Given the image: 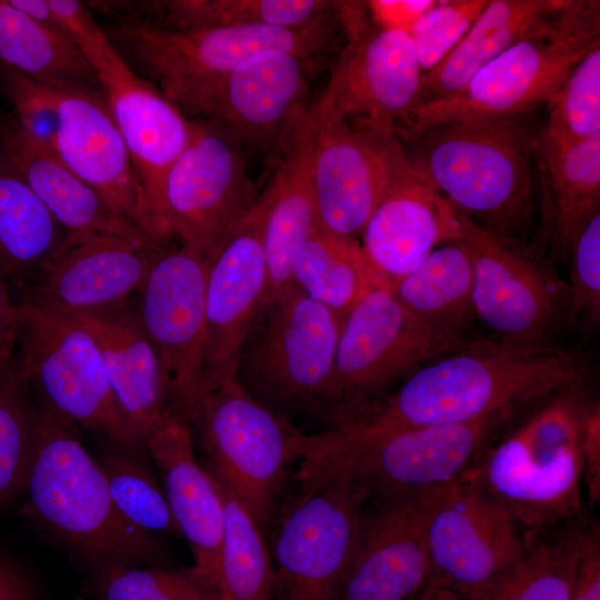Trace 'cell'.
Here are the masks:
<instances>
[{
  "label": "cell",
  "mask_w": 600,
  "mask_h": 600,
  "mask_svg": "<svg viewBox=\"0 0 600 600\" xmlns=\"http://www.w3.org/2000/svg\"><path fill=\"white\" fill-rule=\"evenodd\" d=\"M581 384L553 396L524 422L497 438L462 479L496 500L526 540L582 511Z\"/></svg>",
  "instance_id": "5b68a950"
},
{
  "label": "cell",
  "mask_w": 600,
  "mask_h": 600,
  "mask_svg": "<svg viewBox=\"0 0 600 600\" xmlns=\"http://www.w3.org/2000/svg\"><path fill=\"white\" fill-rule=\"evenodd\" d=\"M29 577L12 561L0 556V600H32Z\"/></svg>",
  "instance_id": "681fc988"
},
{
  "label": "cell",
  "mask_w": 600,
  "mask_h": 600,
  "mask_svg": "<svg viewBox=\"0 0 600 600\" xmlns=\"http://www.w3.org/2000/svg\"><path fill=\"white\" fill-rule=\"evenodd\" d=\"M208 260L193 249L167 248L139 290L136 310L158 356L170 412L189 424L203 389Z\"/></svg>",
  "instance_id": "e0dca14e"
},
{
  "label": "cell",
  "mask_w": 600,
  "mask_h": 600,
  "mask_svg": "<svg viewBox=\"0 0 600 600\" xmlns=\"http://www.w3.org/2000/svg\"><path fill=\"white\" fill-rule=\"evenodd\" d=\"M341 317L290 286L266 301L237 360L234 380L287 414L324 403Z\"/></svg>",
  "instance_id": "9c48e42d"
},
{
  "label": "cell",
  "mask_w": 600,
  "mask_h": 600,
  "mask_svg": "<svg viewBox=\"0 0 600 600\" xmlns=\"http://www.w3.org/2000/svg\"><path fill=\"white\" fill-rule=\"evenodd\" d=\"M568 257L572 311L576 319L581 317L587 326L594 327L600 319V211L578 232Z\"/></svg>",
  "instance_id": "ee69618b"
},
{
  "label": "cell",
  "mask_w": 600,
  "mask_h": 600,
  "mask_svg": "<svg viewBox=\"0 0 600 600\" xmlns=\"http://www.w3.org/2000/svg\"><path fill=\"white\" fill-rule=\"evenodd\" d=\"M97 600H217V597L192 568L136 566L107 574Z\"/></svg>",
  "instance_id": "b9f144b4"
},
{
  "label": "cell",
  "mask_w": 600,
  "mask_h": 600,
  "mask_svg": "<svg viewBox=\"0 0 600 600\" xmlns=\"http://www.w3.org/2000/svg\"><path fill=\"white\" fill-rule=\"evenodd\" d=\"M547 182L549 230L562 256L600 211V134L570 146L538 147Z\"/></svg>",
  "instance_id": "e575fe53"
},
{
  "label": "cell",
  "mask_w": 600,
  "mask_h": 600,
  "mask_svg": "<svg viewBox=\"0 0 600 600\" xmlns=\"http://www.w3.org/2000/svg\"><path fill=\"white\" fill-rule=\"evenodd\" d=\"M418 598H419V594L417 597L410 599V600H418Z\"/></svg>",
  "instance_id": "f5cc1de1"
},
{
  "label": "cell",
  "mask_w": 600,
  "mask_h": 600,
  "mask_svg": "<svg viewBox=\"0 0 600 600\" xmlns=\"http://www.w3.org/2000/svg\"><path fill=\"white\" fill-rule=\"evenodd\" d=\"M278 156L271 180L257 202L268 269L267 301L292 286L296 256L320 228L303 116L280 147Z\"/></svg>",
  "instance_id": "f1b7e54d"
},
{
  "label": "cell",
  "mask_w": 600,
  "mask_h": 600,
  "mask_svg": "<svg viewBox=\"0 0 600 600\" xmlns=\"http://www.w3.org/2000/svg\"><path fill=\"white\" fill-rule=\"evenodd\" d=\"M369 501L341 481L301 492L270 549L280 600H337Z\"/></svg>",
  "instance_id": "d6986e66"
},
{
  "label": "cell",
  "mask_w": 600,
  "mask_h": 600,
  "mask_svg": "<svg viewBox=\"0 0 600 600\" xmlns=\"http://www.w3.org/2000/svg\"><path fill=\"white\" fill-rule=\"evenodd\" d=\"M584 369L560 347L473 340L412 371L392 393L338 407L329 428L351 433L457 424L513 410L581 384Z\"/></svg>",
  "instance_id": "6da1fadb"
},
{
  "label": "cell",
  "mask_w": 600,
  "mask_h": 600,
  "mask_svg": "<svg viewBox=\"0 0 600 600\" xmlns=\"http://www.w3.org/2000/svg\"><path fill=\"white\" fill-rule=\"evenodd\" d=\"M321 60L283 50L251 56L179 109L221 129L238 143L278 152L309 107L311 76Z\"/></svg>",
  "instance_id": "2e32d148"
},
{
  "label": "cell",
  "mask_w": 600,
  "mask_h": 600,
  "mask_svg": "<svg viewBox=\"0 0 600 600\" xmlns=\"http://www.w3.org/2000/svg\"><path fill=\"white\" fill-rule=\"evenodd\" d=\"M337 11L324 0H170L140 1L139 24L176 31L220 27L301 28Z\"/></svg>",
  "instance_id": "d6a6232c"
},
{
  "label": "cell",
  "mask_w": 600,
  "mask_h": 600,
  "mask_svg": "<svg viewBox=\"0 0 600 600\" xmlns=\"http://www.w3.org/2000/svg\"><path fill=\"white\" fill-rule=\"evenodd\" d=\"M564 1L489 0L456 48L422 76L420 103L457 92L482 67L550 21Z\"/></svg>",
  "instance_id": "4dcf8cb0"
},
{
  "label": "cell",
  "mask_w": 600,
  "mask_h": 600,
  "mask_svg": "<svg viewBox=\"0 0 600 600\" xmlns=\"http://www.w3.org/2000/svg\"><path fill=\"white\" fill-rule=\"evenodd\" d=\"M368 503L337 600H410L430 583L422 492Z\"/></svg>",
  "instance_id": "603a6c76"
},
{
  "label": "cell",
  "mask_w": 600,
  "mask_h": 600,
  "mask_svg": "<svg viewBox=\"0 0 600 600\" xmlns=\"http://www.w3.org/2000/svg\"><path fill=\"white\" fill-rule=\"evenodd\" d=\"M582 484L588 501L594 507L600 501V406L587 402L581 431Z\"/></svg>",
  "instance_id": "f6af8a7d"
},
{
  "label": "cell",
  "mask_w": 600,
  "mask_h": 600,
  "mask_svg": "<svg viewBox=\"0 0 600 600\" xmlns=\"http://www.w3.org/2000/svg\"><path fill=\"white\" fill-rule=\"evenodd\" d=\"M538 147H561L600 134V48L572 69L551 100Z\"/></svg>",
  "instance_id": "ab89813d"
},
{
  "label": "cell",
  "mask_w": 600,
  "mask_h": 600,
  "mask_svg": "<svg viewBox=\"0 0 600 600\" xmlns=\"http://www.w3.org/2000/svg\"><path fill=\"white\" fill-rule=\"evenodd\" d=\"M337 4L344 44L324 93L348 122L397 133L421 97L422 72L410 36L377 27L364 2Z\"/></svg>",
  "instance_id": "9a60e30c"
},
{
  "label": "cell",
  "mask_w": 600,
  "mask_h": 600,
  "mask_svg": "<svg viewBox=\"0 0 600 600\" xmlns=\"http://www.w3.org/2000/svg\"><path fill=\"white\" fill-rule=\"evenodd\" d=\"M437 0H371L364 1L370 20L379 28L409 34L414 23Z\"/></svg>",
  "instance_id": "bcb514c9"
},
{
  "label": "cell",
  "mask_w": 600,
  "mask_h": 600,
  "mask_svg": "<svg viewBox=\"0 0 600 600\" xmlns=\"http://www.w3.org/2000/svg\"><path fill=\"white\" fill-rule=\"evenodd\" d=\"M191 121V138L166 179L164 209L171 238L209 262L249 217L260 193L242 146L213 124Z\"/></svg>",
  "instance_id": "5bb4252c"
},
{
  "label": "cell",
  "mask_w": 600,
  "mask_h": 600,
  "mask_svg": "<svg viewBox=\"0 0 600 600\" xmlns=\"http://www.w3.org/2000/svg\"><path fill=\"white\" fill-rule=\"evenodd\" d=\"M17 347L31 390L57 417L108 437L141 458L146 450L116 402L98 343L72 314L20 299Z\"/></svg>",
  "instance_id": "30bf717a"
},
{
  "label": "cell",
  "mask_w": 600,
  "mask_h": 600,
  "mask_svg": "<svg viewBox=\"0 0 600 600\" xmlns=\"http://www.w3.org/2000/svg\"><path fill=\"white\" fill-rule=\"evenodd\" d=\"M450 351L388 289L374 287L341 319L323 404L334 409L374 397L394 379Z\"/></svg>",
  "instance_id": "ffe728a7"
},
{
  "label": "cell",
  "mask_w": 600,
  "mask_h": 600,
  "mask_svg": "<svg viewBox=\"0 0 600 600\" xmlns=\"http://www.w3.org/2000/svg\"><path fill=\"white\" fill-rule=\"evenodd\" d=\"M291 284L341 318L377 287L359 240L320 228L299 249Z\"/></svg>",
  "instance_id": "8d00e7d4"
},
{
  "label": "cell",
  "mask_w": 600,
  "mask_h": 600,
  "mask_svg": "<svg viewBox=\"0 0 600 600\" xmlns=\"http://www.w3.org/2000/svg\"><path fill=\"white\" fill-rule=\"evenodd\" d=\"M473 267L467 246L449 241L431 251L389 291L433 336L453 350L469 344L476 320Z\"/></svg>",
  "instance_id": "f546056e"
},
{
  "label": "cell",
  "mask_w": 600,
  "mask_h": 600,
  "mask_svg": "<svg viewBox=\"0 0 600 600\" xmlns=\"http://www.w3.org/2000/svg\"><path fill=\"white\" fill-rule=\"evenodd\" d=\"M430 583L461 597L500 576L527 540L511 514L460 479L422 492Z\"/></svg>",
  "instance_id": "ac0fdd59"
},
{
  "label": "cell",
  "mask_w": 600,
  "mask_h": 600,
  "mask_svg": "<svg viewBox=\"0 0 600 600\" xmlns=\"http://www.w3.org/2000/svg\"><path fill=\"white\" fill-rule=\"evenodd\" d=\"M597 48L600 2L566 0L550 21L482 67L457 92L418 104L397 134L528 114L548 104L578 62Z\"/></svg>",
  "instance_id": "8992f818"
},
{
  "label": "cell",
  "mask_w": 600,
  "mask_h": 600,
  "mask_svg": "<svg viewBox=\"0 0 600 600\" xmlns=\"http://www.w3.org/2000/svg\"><path fill=\"white\" fill-rule=\"evenodd\" d=\"M303 120L320 229L359 240L378 203L410 166L401 139L389 129L348 122L324 92Z\"/></svg>",
  "instance_id": "8fae6325"
},
{
  "label": "cell",
  "mask_w": 600,
  "mask_h": 600,
  "mask_svg": "<svg viewBox=\"0 0 600 600\" xmlns=\"http://www.w3.org/2000/svg\"><path fill=\"white\" fill-rule=\"evenodd\" d=\"M0 161L33 191L67 232L161 243L128 222L50 149L31 138L13 114L0 120Z\"/></svg>",
  "instance_id": "4316f807"
},
{
  "label": "cell",
  "mask_w": 600,
  "mask_h": 600,
  "mask_svg": "<svg viewBox=\"0 0 600 600\" xmlns=\"http://www.w3.org/2000/svg\"><path fill=\"white\" fill-rule=\"evenodd\" d=\"M418 600H464L458 593L437 586L429 584L420 594Z\"/></svg>",
  "instance_id": "f907efd6"
},
{
  "label": "cell",
  "mask_w": 600,
  "mask_h": 600,
  "mask_svg": "<svg viewBox=\"0 0 600 600\" xmlns=\"http://www.w3.org/2000/svg\"><path fill=\"white\" fill-rule=\"evenodd\" d=\"M399 138L411 141L410 163L458 213L520 240L534 211L538 136L527 114L448 122Z\"/></svg>",
  "instance_id": "277c9868"
},
{
  "label": "cell",
  "mask_w": 600,
  "mask_h": 600,
  "mask_svg": "<svg viewBox=\"0 0 600 600\" xmlns=\"http://www.w3.org/2000/svg\"><path fill=\"white\" fill-rule=\"evenodd\" d=\"M489 0H437L409 32L420 70L436 69L456 48Z\"/></svg>",
  "instance_id": "7bdbcfd3"
},
{
  "label": "cell",
  "mask_w": 600,
  "mask_h": 600,
  "mask_svg": "<svg viewBox=\"0 0 600 600\" xmlns=\"http://www.w3.org/2000/svg\"><path fill=\"white\" fill-rule=\"evenodd\" d=\"M167 244L91 232H67L39 273L20 287L22 298L66 314L128 304Z\"/></svg>",
  "instance_id": "7402d4cb"
},
{
  "label": "cell",
  "mask_w": 600,
  "mask_h": 600,
  "mask_svg": "<svg viewBox=\"0 0 600 600\" xmlns=\"http://www.w3.org/2000/svg\"><path fill=\"white\" fill-rule=\"evenodd\" d=\"M32 440L31 388L16 350L0 359V508L24 492Z\"/></svg>",
  "instance_id": "f35d334b"
},
{
  "label": "cell",
  "mask_w": 600,
  "mask_h": 600,
  "mask_svg": "<svg viewBox=\"0 0 600 600\" xmlns=\"http://www.w3.org/2000/svg\"><path fill=\"white\" fill-rule=\"evenodd\" d=\"M514 413L380 433L294 429L288 454L298 462L301 492L341 481L363 490L369 500L416 494L462 479Z\"/></svg>",
  "instance_id": "7a4b0ae2"
},
{
  "label": "cell",
  "mask_w": 600,
  "mask_h": 600,
  "mask_svg": "<svg viewBox=\"0 0 600 600\" xmlns=\"http://www.w3.org/2000/svg\"><path fill=\"white\" fill-rule=\"evenodd\" d=\"M72 316L96 339L119 410L144 448L148 438L173 416L158 356L136 310L126 304Z\"/></svg>",
  "instance_id": "83f0119b"
},
{
  "label": "cell",
  "mask_w": 600,
  "mask_h": 600,
  "mask_svg": "<svg viewBox=\"0 0 600 600\" xmlns=\"http://www.w3.org/2000/svg\"><path fill=\"white\" fill-rule=\"evenodd\" d=\"M571 600H600V534L598 526L587 528Z\"/></svg>",
  "instance_id": "7dc6e473"
},
{
  "label": "cell",
  "mask_w": 600,
  "mask_h": 600,
  "mask_svg": "<svg viewBox=\"0 0 600 600\" xmlns=\"http://www.w3.org/2000/svg\"><path fill=\"white\" fill-rule=\"evenodd\" d=\"M460 216L473 267L476 319L498 342L519 348L559 347L572 324L568 284L522 242L492 233Z\"/></svg>",
  "instance_id": "7c38bea8"
},
{
  "label": "cell",
  "mask_w": 600,
  "mask_h": 600,
  "mask_svg": "<svg viewBox=\"0 0 600 600\" xmlns=\"http://www.w3.org/2000/svg\"><path fill=\"white\" fill-rule=\"evenodd\" d=\"M144 449L160 470L179 534L190 546L191 568L211 587L224 533V508L218 484L196 460L189 426L176 417L148 438Z\"/></svg>",
  "instance_id": "484cf974"
},
{
  "label": "cell",
  "mask_w": 600,
  "mask_h": 600,
  "mask_svg": "<svg viewBox=\"0 0 600 600\" xmlns=\"http://www.w3.org/2000/svg\"><path fill=\"white\" fill-rule=\"evenodd\" d=\"M102 30L126 63L178 108L253 54L283 50L322 60L342 32L337 11L301 28L239 26L176 31L113 22Z\"/></svg>",
  "instance_id": "ba28073f"
},
{
  "label": "cell",
  "mask_w": 600,
  "mask_h": 600,
  "mask_svg": "<svg viewBox=\"0 0 600 600\" xmlns=\"http://www.w3.org/2000/svg\"><path fill=\"white\" fill-rule=\"evenodd\" d=\"M66 234L33 191L0 161V271L6 280L29 283Z\"/></svg>",
  "instance_id": "d590c367"
},
{
  "label": "cell",
  "mask_w": 600,
  "mask_h": 600,
  "mask_svg": "<svg viewBox=\"0 0 600 600\" xmlns=\"http://www.w3.org/2000/svg\"><path fill=\"white\" fill-rule=\"evenodd\" d=\"M189 424L197 429L210 459L208 470L264 530L286 481L294 429L234 379L206 392Z\"/></svg>",
  "instance_id": "4fadbf2b"
},
{
  "label": "cell",
  "mask_w": 600,
  "mask_h": 600,
  "mask_svg": "<svg viewBox=\"0 0 600 600\" xmlns=\"http://www.w3.org/2000/svg\"><path fill=\"white\" fill-rule=\"evenodd\" d=\"M213 478L224 508L222 549L211 583L217 600H276L277 580L264 530L248 509Z\"/></svg>",
  "instance_id": "74e56055"
},
{
  "label": "cell",
  "mask_w": 600,
  "mask_h": 600,
  "mask_svg": "<svg viewBox=\"0 0 600 600\" xmlns=\"http://www.w3.org/2000/svg\"><path fill=\"white\" fill-rule=\"evenodd\" d=\"M0 66L54 87L99 88L87 58L67 36L0 0Z\"/></svg>",
  "instance_id": "836d02e7"
},
{
  "label": "cell",
  "mask_w": 600,
  "mask_h": 600,
  "mask_svg": "<svg viewBox=\"0 0 600 600\" xmlns=\"http://www.w3.org/2000/svg\"><path fill=\"white\" fill-rule=\"evenodd\" d=\"M268 269L256 207L208 262L206 367L201 397L234 379L240 349L268 298Z\"/></svg>",
  "instance_id": "cb8c5ba5"
},
{
  "label": "cell",
  "mask_w": 600,
  "mask_h": 600,
  "mask_svg": "<svg viewBox=\"0 0 600 600\" xmlns=\"http://www.w3.org/2000/svg\"><path fill=\"white\" fill-rule=\"evenodd\" d=\"M0 87L31 138L50 149L128 222L162 242L100 88L47 86L1 66Z\"/></svg>",
  "instance_id": "52a82bcc"
},
{
  "label": "cell",
  "mask_w": 600,
  "mask_h": 600,
  "mask_svg": "<svg viewBox=\"0 0 600 600\" xmlns=\"http://www.w3.org/2000/svg\"><path fill=\"white\" fill-rule=\"evenodd\" d=\"M18 306L12 299L6 278L0 271V359L16 351Z\"/></svg>",
  "instance_id": "c3c4849f"
},
{
  "label": "cell",
  "mask_w": 600,
  "mask_h": 600,
  "mask_svg": "<svg viewBox=\"0 0 600 600\" xmlns=\"http://www.w3.org/2000/svg\"><path fill=\"white\" fill-rule=\"evenodd\" d=\"M122 136L160 241L172 238L164 209L167 176L187 147L192 121L138 76L109 39L82 50Z\"/></svg>",
  "instance_id": "44dd1931"
},
{
  "label": "cell",
  "mask_w": 600,
  "mask_h": 600,
  "mask_svg": "<svg viewBox=\"0 0 600 600\" xmlns=\"http://www.w3.org/2000/svg\"><path fill=\"white\" fill-rule=\"evenodd\" d=\"M23 494L26 513L32 520L106 576L166 557L158 536L136 528L118 512L100 463L83 447L74 427L38 400Z\"/></svg>",
  "instance_id": "3957f363"
},
{
  "label": "cell",
  "mask_w": 600,
  "mask_h": 600,
  "mask_svg": "<svg viewBox=\"0 0 600 600\" xmlns=\"http://www.w3.org/2000/svg\"><path fill=\"white\" fill-rule=\"evenodd\" d=\"M77 600H89V599H86V598L80 597V598H78ZM93 600H97V599H93Z\"/></svg>",
  "instance_id": "816d5d0a"
},
{
  "label": "cell",
  "mask_w": 600,
  "mask_h": 600,
  "mask_svg": "<svg viewBox=\"0 0 600 600\" xmlns=\"http://www.w3.org/2000/svg\"><path fill=\"white\" fill-rule=\"evenodd\" d=\"M99 463L126 521L150 534H179L163 490L139 457L122 450L104 456Z\"/></svg>",
  "instance_id": "60d3db41"
},
{
  "label": "cell",
  "mask_w": 600,
  "mask_h": 600,
  "mask_svg": "<svg viewBox=\"0 0 600 600\" xmlns=\"http://www.w3.org/2000/svg\"><path fill=\"white\" fill-rule=\"evenodd\" d=\"M589 522L569 521L527 540L521 558L464 600H571Z\"/></svg>",
  "instance_id": "1f68e13d"
},
{
  "label": "cell",
  "mask_w": 600,
  "mask_h": 600,
  "mask_svg": "<svg viewBox=\"0 0 600 600\" xmlns=\"http://www.w3.org/2000/svg\"><path fill=\"white\" fill-rule=\"evenodd\" d=\"M460 238L459 213L410 163L369 217L359 242L374 283L389 290L437 247Z\"/></svg>",
  "instance_id": "d4e9b609"
}]
</instances>
